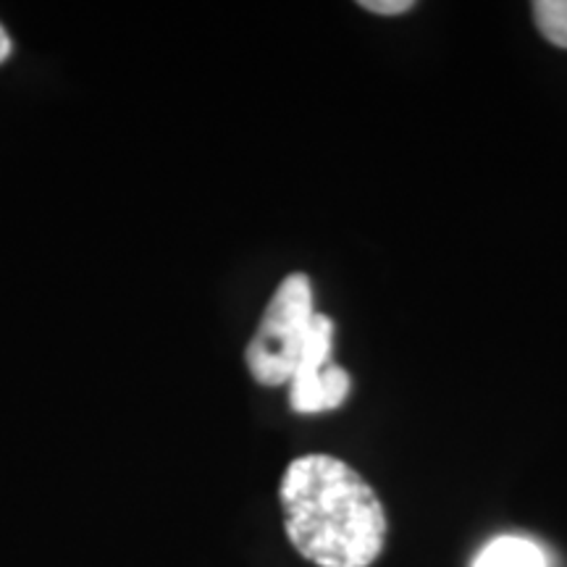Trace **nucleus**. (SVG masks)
I'll return each mask as SVG.
<instances>
[{"instance_id": "obj_2", "label": "nucleus", "mask_w": 567, "mask_h": 567, "mask_svg": "<svg viewBox=\"0 0 567 567\" xmlns=\"http://www.w3.org/2000/svg\"><path fill=\"white\" fill-rule=\"evenodd\" d=\"M316 313L310 276H284L245 350L247 371L255 384L274 389L292 381Z\"/></svg>"}, {"instance_id": "obj_3", "label": "nucleus", "mask_w": 567, "mask_h": 567, "mask_svg": "<svg viewBox=\"0 0 567 567\" xmlns=\"http://www.w3.org/2000/svg\"><path fill=\"white\" fill-rule=\"evenodd\" d=\"M337 326L329 316L316 313L308 339L297 360L295 375L289 381V405L300 415L326 413L323 405V371L331 365Z\"/></svg>"}, {"instance_id": "obj_7", "label": "nucleus", "mask_w": 567, "mask_h": 567, "mask_svg": "<svg viewBox=\"0 0 567 567\" xmlns=\"http://www.w3.org/2000/svg\"><path fill=\"white\" fill-rule=\"evenodd\" d=\"M11 53H13L11 34L6 32V27H3V24H0V66H3V63L11 59Z\"/></svg>"}, {"instance_id": "obj_4", "label": "nucleus", "mask_w": 567, "mask_h": 567, "mask_svg": "<svg viewBox=\"0 0 567 567\" xmlns=\"http://www.w3.org/2000/svg\"><path fill=\"white\" fill-rule=\"evenodd\" d=\"M473 567H547V555L530 538L496 536L478 551Z\"/></svg>"}, {"instance_id": "obj_5", "label": "nucleus", "mask_w": 567, "mask_h": 567, "mask_svg": "<svg viewBox=\"0 0 567 567\" xmlns=\"http://www.w3.org/2000/svg\"><path fill=\"white\" fill-rule=\"evenodd\" d=\"M536 30L551 45L567 51V0H536L530 3Z\"/></svg>"}, {"instance_id": "obj_6", "label": "nucleus", "mask_w": 567, "mask_h": 567, "mask_svg": "<svg viewBox=\"0 0 567 567\" xmlns=\"http://www.w3.org/2000/svg\"><path fill=\"white\" fill-rule=\"evenodd\" d=\"M360 9L379 13V17H400L415 9L413 0H360Z\"/></svg>"}, {"instance_id": "obj_1", "label": "nucleus", "mask_w": 567, "mask_h": 567, "mask_svg": "<svg viewBox=\"0 0 567 567\" xmlns=\"http://www.w3.org/2000/svg\"><path fill=\"white\" fill-rule=\"evenodd\" d=\"M289 544L318 567H371L386 542V513L373 486L334 455L292 460L279 484Z\"/></svg>"}]
</instances>
